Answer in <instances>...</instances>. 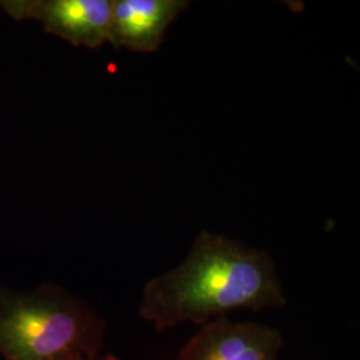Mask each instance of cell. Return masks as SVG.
Returning a JSON list of instances; mask_svg holds the SVG:
<instances>
[{"label": "cell", "mask_w": 360, "mask_h": 360, "mask_svg": "<svg viewBox=\"0 0 360 360\" xmlns=\"http://www.w3.org/2000/svg\"><path fill=\"white\" fill-rule=\"evenodd\" d=\"M284 304L267 251L203 230L179 266L146 283L139 316L163 333L183 323L203 326L233 311L257 312Z\"/></svg>", "instance_id": "1"}, {"label": "cell", "mask_w": 360, "mask_h": 360, "mask_svg": "<svg viewBox=\"0 0 360 360\" xmlns=\"http://www.w3.org/2000/svg\"><path fill=\"white\" fill-rule=\"evenodd\" d=\"M107 324L84 300L55 284L0 287V355L6 360H82L101 355Z\"/></svg>", "instance_id": "2"}, {"label": "cell", "mask_w": 360, "mask_h": 360, "mask_svg": "<svg viewBox=\"0 0 360 360\" xmlns=\"http://www.w3.org/2000/svg\"><path fill=\"white\" fill-rule=\"evenodd\" d=\"M0 6L13 19H32L74 46L110 43L112 0H8Z\"/></svg>", "instance_id": "3"}, {"label": "cell", "mask_w": 360, "mask_h": 360, "mask_svg": "<svg viewBox=\"0 0 360 360\" xmlns=\"http://www.w3.org/2000/svg\"><path fill=\"white\" fill-rule=\"evenodd\" d=\"M283 346L278 328L224 316L199 326L172 360H279Z\"/></svg>", "instance_id": "4"}, {"label": "cell", "mask_w": 360, "mask_h": 360, "mask_svg": "<svg viewBox=\"0 0 360 360\" xmlns=\"http://www.w3.org/2000/svg\"><path fill=\"white\" fill-rule=\"evenodd\" d=\"M187 0H112L110 43L131 51L155 52Z\"/></svg>", "instance_id": "5"}, {"label": "cell", "mask_w": 360, "mask_h": 360, "mask_svg": "<svg viewBox=\"0 0 360 360\" xmlns=\"http://www.w3.org/2000/svg\"><path fill=\"white\" fill-rule=\"evenodd\" d=\"M82 360H122L119 359L115 355H111V354H105V355H98V356H94V358H89V359Z\"/></svg>", "instance_id": "6"}]
</instances>
